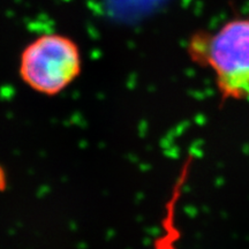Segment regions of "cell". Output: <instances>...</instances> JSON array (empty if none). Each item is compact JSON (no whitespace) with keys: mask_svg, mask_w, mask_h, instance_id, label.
<instances>
[{"mask_svg":"<svg viewBox=\"0 0 249 249\" xmlns=\"http://www.w3.org/2000/svg\"><path fill=\"white\" fill-rule=\"evenodd\" d=\"M187 53L213 71L223 101H249V15L233 18L217 30H196Z\"/></svg>","mask_w":249,"mask_h":249,"instance_id":"obj_1","label":"cell"},{"mask_svg":"<svg viewBox=\"0 0 249 249\" xmlns=\"http://www.w3.org/2000/svg\"><path fill=\"white\" fill-rule=\"evenodd\" d=\"M82 71L79 45L68 36L45 34L23 49L18 75L31 90L44 96L65 91Z\"/></svg>","mask_w":249,"mask_h":249,"instance_id":"obj_2","label":"cell"},{"mask_svg":"<svg viewBox=\"0 0 249 249\" xmlns=\"http://www.w3.org/2000/svg\"><path fill=\"white\" fill-rule=\"evenodd\" d=\"M191 160L192 158H189L186 161L188 164L183 165L181 172H180L178 179H177V182L174 183L172 196H171L170 201L166 204V213H165V218L163 220L164 232L156 241L155 249H177V244H178L180 239V230L177 225V207H178L182 187L185 186L186 180L188 178Z\"/></svg>","mask_w":249,"mask_h":249,"instance_id":"obj_3","label":"cell"}]
</instances>
